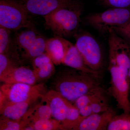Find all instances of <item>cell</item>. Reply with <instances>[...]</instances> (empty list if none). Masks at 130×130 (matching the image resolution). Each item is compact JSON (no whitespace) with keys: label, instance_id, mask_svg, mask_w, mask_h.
Listing matches in <instances>:
<instances>
[{"label":"cell","instance_id":"18","mask_svg":"<svg viewBox=\"0 0 130 130\" xmlns=\"http://www.w3.org/2000/svg\"><path fill=\"white\" fill-rule=\"evenodd\" d=\"M39 35L33 26L15 35L13 38V41L20 57L31 46Z\"/></svg>","mask_w":130,"mask_h":130},{"label":"cell","instance_id":"26","mask_svg":"<svg viewBox=\"0 0 130 130\" xmlns=\"http://www.w3.org/2000/svg\"><path fill=\"white\" fill-rule=\"evenodd\" d=\"M20 64L6 55L0 54V75L12 68L20 66Z\"/></svg>","mask_w":130,"mask_h":130},{"label":"cell","instance_id":"10","mask_svg":"<svg viewBox=\"0 0 130 130\" xmlns=\"http://www.w3.org/2000/svg\"><path fill=\"white\" fill-rule=\"evenodd\" d=\"M116 115L111 108L106 111L99 113H93L79 121L73 130H107L109 121Z\"/></svg>","mask_w":130,"mask_h":130},{"label":"cell","instance_id":"15","mask_svg":"<svg viewBox=\"0 0 130 130\" xmlns=\"http://www.w3.org/2000/svg\"><path fill=\"white\" fill-rule=\"evenodd\" d=\"M42 96H38L29 100L5 107L1 111V118L20 121L29 109Z\"/></svg>","mask_w":130,"mask_h":130},{"label":"cell","instance_id":"29","mask_svg":"<svg viewBox=\"0 0 130 130\" xmlns=\"http://www.w3.org/2000/svg\"><path fill=\"white\" fill-rule=\"evenodd\" d=\"M80 115L84 117H88L93 113L90 105H88L79 109Z\"/></svg>","mask_w":130,"mask_h":130},{"label":"cell","instance_id":"25","mask_svg":"<svg viewBox=\"0 0 130 130\" xmlns=\"http://www.w3.org/2000/svg\"><path fill=\"white\" fill-rule=\"evenodd\" d=\"M93 113H99L106 111L109 110V106L108 101L105 93L101 95L91 103Z\"/></svg>","mask_w":130,"mask_h":130},{"label":"cell","instance_id":"3","mask_svg":"<svg viewBox=\"0 0 130 130\" xmlns=\"http://www.w3.org/2000/svg\"><path fill=\"white\" fill-rule=\"evenodd\" d=\"M86 24L103 36L108 35L116 28L130 21V8H109L106 11L94 13L85 17Z\"/></svg>","mask_w":130,"mask_h":130},{"label":"cell","instance_id":"2","mask_svg":"<svg viewBox=\"0 0 130 130\" xmlns=\"http://www.w3.org/2000/svg\"><path fill=\"white\" fill-rule=\"evenodd\" d=\"M82 12L80 6L56 9L44 16L45 25L56 36L74 37L78 32Z\"/></svg>","mask_w":130,"mask_h":130},{"label":"cell","instance_id":"30","mask_svg":"<svg viewBox=\"0 0 130 130\" xmlns=\"http://www.w3.org/2000/svg\"><path fill=\"white\" fill-rule=\"evenodd\" d=\"M128 81H129V83L130 86V67L129 68V70L128 71Z\"/></svg>","mask_w":130,"mask_h":130},{"label":"cell","instance_id":"13","mask_svg":"<svg viewBox=\"0 0 130 130\" xmlns=\"http://www.w3.org/2000/svg\"><path fill=\"white\" fill-rule=\"evenodd\" d=\"M72 43L64 38L56 36L47 39L45 53L54 64H62L68 50Z\"/></svg>","mask_w":130,"mask_h":130},{"label":"cell","instance_id":"7","mask_svg":"<svg viewBox=\"0 0 130 130\" xmlns=\"http://www.w3.org/2000/svg\"><path fill=\"white\" fill-rule=\"evenodd\" d=\"M74 44L79 51L86 65L90 69L101 71L103 66L102 50L99 42L88 32H78L74 36Z\"/></svg>","mask_w":130,"mask_h":130},{"label":"cell","instance_id":"27","mask_svg":"<svg viewBox=\"0 0 130 130\" xmlns=\"http://www.w3.org/2000/svg\"><path fill=\"white\" fill-rule=\"evenodd\" d=\"M103 5L109 8H130V0H101Z\"/></svg>","mask_w":130,"mask_h":130},{"label":"cell","instance_id":"28","mask_svg":"<svg viewBox=\"0 0 130 130\" xmlns=\"http://www.w3.org/2000/svg\"><path fill=\"white\" fill-rule=\"evenodd\" d=\"M112 31L127 42L130 46V21L124 26Z\"/></svg>","mask_w":130,"mask_h":130},{"label":"cell","instance_id":"8","mask_svg":"<svg viewBox=\"0 0 130 130\" xmlns=\"http://www.w3.org/2000/svg\"><path fill=\"white\" fill-rule=\"evenodd\" d=\"M109 65L118 66L128 72L130 66V46L112 31L108 35Z\"/></svg>","mask_w":130,"mask_h":130},{"label":"cell","instance_id":"12","mask_svg":"<svg viewBox=\"0 0 130 130\" xmlns=\"http://www.w3.org/2000/svg\"><path fill=\"white\" fill-rule=\"evenodd\" d=\"M1 81L4 83H21L35 85L37 80L33 70L25 66L12 68L0 75Z\"/></svg>","mask_w":130,"mask_h":130},{"label":"cell","instance_id":"24","mask_svg":"<svg viewBox=\"0 0 130 130\" xmlns=\"http://www.w3.org/2000/svg\"><path fill=\"white\" fill-rule=\"evenodd\" d=\"M29 124L28 121L24 119L18 121L1 118L0 130H23L24 127Z\"/></svg>","mask_w":130,"mask_h":130},{"label":"cell","instance_id":"1","mask_svg":"<svg viewBox=\"0 0 130 130\" xmlns=\"http://www.w3.org/2000/svg\"><path fill=\"white\" fill-rule=\"evenodd\" d=\"M100 75L74 68H65L59 71L51 83L52 88L70 102L101 86Z\"/></svg>","mask_w":130,"mask_h":130},{"label":"cell","instance_id":"16","mask_svg":"<svg viewBox=\"0 0 130 130\" xmlns=\"http://www.w3.org/2000/svg\"><path fill=\"white\" fill-rule=\"evenodd\" d=\"M62 64L69 67L85 72L96 75L101 74V71L92 70L86 65L79 51L75 45L73 44L68 50Z\"/></svg>","mask_w":130,"mask_h":130},{"label":"cell","instance_id":"11","mask_svg":"<svg viewBox=\"0 0 130 130\" xmlns=\"http://www.w3.org/2000/svg\"><path fill=\"white\" fill-rule=\"evenodd\" d=\"M42 98L49 105L52 117L61 124L66 118L69 101L53 89L48 91Z\"/></svg>","mask_w":130,"mask_h":130},{"label":"cell","instance_id":"23","mask_svg":"<svg viewBox=\"0 0 130 130\" xmlns=\"http://www.w3.org/2000/svg\"><path fill=\"white\" fill-rule=\"evenodd\" d=\"M29 124L32 125L34 130H63L60 122L54 119L38 120Z\"/></svg>","mask_w":130,"mask_h":130},{"label":"cell","instance_id":"6","mask_svg":"<svg viewBox=\"0 0 130 130\" xmlns=\"http://www.w3.org/2000/svg\"><path fill=\"white\" fill-rule=\"evenodd\" d=\"M108 70L111 75L108 92L116 101L119 109L130 113V86L128 72L115 65H109Z\"/></svg>","mask_w":130,"mask_h":130},{"label":"cell","instance_id":"17","mask_svg":"<svg viewBox=\"0 0 130 130\" xmlns=\"http://www.w3.org/2000/svg\"><path fill=\"white\" fill-rule=\"evenodd\" d=\"M11 32L0 26V54L6 55L21 64L22 61L20 55L12 38Z\"/></svg>","mask_w":130,"mask_h":130},{"label":"cell","instance_id":"22","mask_svg":"<svg viewBox=\"0 0 130 130\" xmlns=\"http://www.w3.org/2000/svg\"><path fill=\"white\" fill-rule=\"evenodd\" d=\"M104 93L102 87L100 86L90 91L85 94L81 96L75 102L74 106L78 109L87 105H90L96 98Z\"/></svg>","mask_w":130,"mask_h":130},{"label":"cell","instance_id":"20","mask_svg":"<svg viewBox=\"0 0 130 130\" xmlns=\"http://www.w3.org/2000/svg\"><path fill=\"white\" fill-rule=\"evenodd\" d=\"M47 39L39 35L29 50L21 56L24 60H31L45 53Z\"/></svg>","mask_w":130,"mask_h":130},{"label":"cell","instance_id":"9","mask_svg":"<svg viewBox=\"0 0 130 130\" xmlns=\"http://www.w3.org/2000/svg\"><path fill=\"white\" fill-rule=\"evenodd\" d=\"M29 13L44 16L56 9L80 6L74 0H20Z\"/></svg>","mask_w":130,"mask_h":130},{"label":"cell","instance_id":"14","mask_svg":"<svg viewBox=\"0 0 130 130\" xmlns=\"http://www.w3.org/2000/svg\"><path fill=\"white\" fill-rule=\"evenodd\" d=\"M32 64L37 82L49 79L55 72L54 64L46 53L35 58Z\"/></svg>","mask_w":130,"mask_h":130},{"label":"cell","instance_id":"19","mask_svg":"<svg viewBox=\"0 0 130 130\" xmlns=\"http://www.w3.org/2000/svg\"><path fill=\"white\" fill-rule=\"evenodd\" d=\"M33 106V105H32ZM32 106L22 119L25 120L29 123L38 120H47L52 117L51 108L47 103L42 96L40 103Z\"/></svg>","mask_w":130,"mask_h":130},{"label":"cell","instance_id":"4","mask_svg":"<svg viewBox=\"0 0 130 130\" xmlns=\"http://www.w3.org/2000/svg\"><path fill=\"white\" fill-rule=\"evenodd\" d=\"M29 14L20 0H0V26L12 32L33 27Z\"/></svg>","mask_w":130,"mask_h":130},{"label":"cell","instance_id":"5","mask_svg":"<svg viewBox=\"0 0 130 130\" xmlns=\"http://www.w3.org/2000/svg\"><path fill=\"white\" fill-rule=\"evenodd\" d=\"M44 83L35 85L21 83H4L1 87L0 110L7 106L43 96L47 92Z\"/></svg>","mask_w":130,"mask_h":130},{"label":"cell","instance_id":"21","mask_svg":"<svg viewBox=\"0 0 130 130\" xmlns=\"http://www.w3.org/2000/svg\"><path fill=\"white\" fill-rule=\"evenodd\" d=\"M108 130H130V113L123 112L115 115L109 121Z\"/></svg>","mask_w":130,"mask_h":130}]
</instances>
